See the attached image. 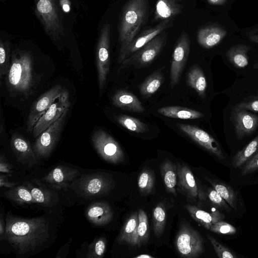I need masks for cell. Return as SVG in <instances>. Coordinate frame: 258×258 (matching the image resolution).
I'll return each mask as SVG.
<instances>
[{
  "label": "cell",
  "mask_w": 258,
  "mask_h": 258,
  "mask_svg": "<svg viewBox=\"0 0 258 258\" xmlns=\"http://www.w3.org/2000/svg\"><path fill=\"white\" fill-rule=\"evenodd\" d=\"M50 224L45 218H22L8 212L5 236L9 243L20 255L30 254L47 242Z\"/></svg>",
  "instance_id": "6da1fadb"
},
{
  "label": "cell",
  "mask_w": 258,
  "mask_h": 258,
  "mask_svg": "<svg viewBox=\"0 0 258 258\" xmlns=\"http://www.w3.org/2000/svg\"><path fill=\"white\" fill-rule=\"evenodd\" d=\"M149 0H128L122 10L118 27L121 55L146 25L149 16Z\"/></svg>",
  "instance_id": "7a4b0ae2"
},
{
  "label": "cell",
  "mask_w": 258,
  "mask_h": 258,
  "mask_svg": "<svg viewBox=\"0 0 258 258\" xmlns=\"http://www.w3.org/2000/svg\"><path fill=\"white\" fill-rule=\"evenodd\" d=\"M31 54L25 51H17L12 56L6 82L12 94L27 97L33 94L36 82Z\"/></svg>",
  "instance_id": "3957f363"
},
{
  "label": "cell",
  "mask_w": 258,
  "mask_h": 258,
  "mask_svg": "<svg viewBox=\"0 0 258 258\" xmlns=\"http://www.w3.org/2000/svg\"><path fill=\"white\" fill-rule=\"evenodd\" d=\"M167 34L166 30L162 32L143 47L125 59L120 64L119 70L132 66L141 68L149 65L165 45Z\"/></svg>",
  "instance_id": "277c9868"
},
{
  "label": "cell",
  "mask_w": 258,
  "mask_h": 258,
  "mask_svg": "<svg viewBox=\"0 0 258 258\" xmlns=\"http://www.w3.org/2000/svg\"><path fill=\"white\" fill-rule=\"evenodd\" d=\"M175 245L179 254L183 257H197L205 251L203 237L187 223L180 225L175 238Z\"/></svg>",
  "instance_id": "5b68a950"
},
{
  "label": "cell",
  "mask_w": 258,
  "mask_h": 258,
  "mask_svg": "<svg viewBox=\"0 0 258 258\" xmlns=\"http://www.w3.org/2000/svg\"><path fill=\"white\" fill-rule=\"evenodd\" d=\"M36 13L46 32L53 40H57L62 33L61 15L57 0H34Z\"/></svg>",
  "instance_id": "8992f818"
},
{
  "label": "cell",
  "mask_w": 258,
  "mask_h": 258,
  "mask_svg": "<svg viewBox=\"0 0 258 258\" xmlns=\"http://www.w3.org/2000/svg\"><path fill=\"white\" fill-rule=\"evenodd\" d=\"M68 111L67 110L37 137L33 149L38 160L48 157L52 152L60 137Z\"/></svg>",
  "instance_id": "52a82bcc"
},
{
  "label": "cell",
  "mask_w": 258,
  "mask_h": 258,
  "mask_svg": "<svg viewBox=\"0 0 258 258\" xmlns=\"http://www.w3.org/2000/svg\"><path fill=\"white\" fill-rule=\"evenodd\" d=\"M91 140L97 152L106 161L117 164L124 160V154L119 144L104 130L95 131Z\"/></svg>",
  "instance_id": "ba28073f"
},
{
  "label": "cell",
  "mask_w": 258,
  "mask_h": 258,
  "mask_svg": "<svg viewBox=\"0 0 258 258\" xmlns=\"http://www.w3.org/2000/svg\"><path fill=\"white\" fill-rule=\"evenodd\" d=\"M110 25L102 28L97 46L96 67L99 94L101 95L106 84L109 71Z\"/></svg>",
  "instance_id": "9c48e42d"
},
{
  "label": "cell",
  "mask_w": 258,
  "mask_h": 258,
  "mask_svg": "<svg viewBox=\"0 0 258 258\" xmlns=\"http://www.w3.org/2000/svg\"><path fill=\"white\" fill-rule=\"evenodd\" d=\"M190 38L185 31L177 39L173 52L170 67V86L173 88L179 81L188 59L190 50Z\"/></svg>",
  "instance_id": "30bf717a"
},
{
  "label": "cell",
  "mask_w": 258,
  "mask_h": 258,
  "mask_svg": "<svg viewBox=\"0 0 258 258\" xmlns=\"http://www.w3.org/2000/svg\"><path fill=\"white\" fill-rule=\"evenodd\" d=\"M70 106L69 92L63 89L61 94L35 124L32 132L37 138L43 131L57 120Z\"/></svg>",
  "instance_id": "8fae6325"
},
{
  "label": "cell",
  "mask_w": 258,
  "mask_h": 258,
  "mask_svg": "<svg viewBox=\"0 0 258 258\" xmlns=\"http://www.w3.org/2000/svg\"><path fill=\"white\" fill-rule=\"evenodd\" d=\"M177 126L183 133L210 154L220 159L225 158L220 145L206 131L192 125L179 123Z\"/></svg>",
  "instance_id": "7c38bea8"
},
{
  "label": "cell",
  "mask_w": 258,
  "mask_h": 258,
  "mask_svg": "<svg viewBox=\"0 0 258 258\" xmlns=\"http://www.w3.org/2000/svg\"><path fill=\"white\" fill-rule=\"evenodd\" d=\"M60 85H56L43 93L32 106L27 121V131L32 132L33 128L41 116L46 111L62 91Z\"/></svg>",
  "instance_id": "4fadbf2b"
},
{
  "label": "cell",
  "mask_w": 258,
  "mask_h": 258,
  "mask_svg": "<svg viewBox=\"0 0 258 258\" xmlns=\"http://www.w3.org/2000/svg\"><path fill=\"white\" fill-rule=\"evenodd\" d=\"M232 122L237 139L241 140L253 134L258 128V115L246 109L234 106L231 112Z\"/></svg>",
  "instance_id": "5bb4252c"
},
{
  "label": "cell",
  "mask_w": 258,
  "mask_h": 258,
  "mask_svg": "<svg viewBox=\"0 0 258 258\" xmlns=\"http://www.w3.org/2000/svg\"><path fill=\"white\" fill-rule=\"evenodd\" d=\"M172 25V19H167L160 22L153 27L145 30L135 38L123 54L118 56V63L120 64L125 59L143 47L162 32L171 27Z\"/></svg>",
  "instance_id": "9a60e30c"
},
{
  "label": "cell",
  "mask_w": 258,
  "mask_h": 258,
  "mask_svg": "<svg viewBox=\"0 0 258 258\" xmlns=\"http://www.w3.org/2000/svg\"><path fill=\"white\" fill-rule=\"evenodd\" d=\"M79 174L76 169L58 166L51 170L42 180L50 188L60 189L67 187L69 183Z\"/></svg>",
  "instance_id": "2e32d148"
},
{
  "label": "cell",
  "mask_w": 258,
  "mask_h": 258,
  "mask_svg": "<svg viewBox=\"0 0 258 258\" xmlns=\"http://www.w3.org/2000/svg\"><path fill=\"white\" fill-rule=\"evenodd\" d=\"M11 146L17 160L23 164L33 166L38 159L28 140L22 135L13 134L11 138Z\"/></svg>",
  "instance_id": "e0dca14e"
},
{
  "label": "cell",
  "mask_w": 258,
  "mask_h": 258,
  "mask_svg": "<svg viewBox=\"0 0 258 258\" xmlns=\"http://www.w3.org/2000/svg\"><path fill=\"white\" fill-rule=\"evenodd\" d=\"M227 31L217 25H210L200 29L197 40L203 47L209 49L218 45L226 36Z\"/></svg>",
  "instance_id": "ac0fdd59"
},
{
  "label": "cell",
  "mask_w": 258,
  "mask_h": 258,
  "mask_svg": "<svg viewBox=\"0 0 258 258\" xmlns=\"http://www.w3.org/2000/svg\"><path fill=\"white\" fill-rule=\"evenodd\" d=\"M183 0H157L154 22L171 19L182 12Z\"/></svg>",
  "instance_id": "d6986e66"
},
{
  "label": "cell",
  "mask_w": 258,
  "mask_h": 258,
  "mask_svg": "<svg viewBox=\"0 0 258 258\" xmlns=\"http://www.w3.org/2000/svg\"><path fill=\"white\" fill-rule=\"evenodd\" d=\"M82 190L90 196H98L106 193L111 188L112 181L108 177L101 174L87 177L82 182Z\"/></svg>",
  "instance_id": "ffe728a7"
},
{
  "label": "cell",
  "mask_w": 258,
  "mask_h": 258,
  "mask_svg": "<svg viewBox=\"0 0 258 258\" xmlns=\"http://www.w3.org/2000/svg\"><path fill=\"white\" fill-rule=\"evenodd\" d=\"M112 104L123 110L140 113L145 108L137 96L132 93L121 89L117 91L112 97Z\"/></svg>",
  "instance_id": "44dd1931"
},
{
  "label": "cell",
  "mask_w": 258,
  "mask_h": 258,
  "mask_svg": "<svg viewBox=\"0 0 258 258\" xmlns=\"http://www.w3.org/2000/svg\"><path fill=\"white\" fill-rule=\"evenodd\" d=\"M86 215L90 221L97 226H104L112 219L113 211L105 202H97L88 209Z\"/></svg>",
  "instance_id": "7402d4cb"
},
{
  "label": "cell",
  "mask_w": 258,
  "mask_h": 258,
  "mask_svg": "<svg viewBox=\"0 0 258 258\" xmlns=\"http://www.w3.org/2000/svg\"><path fill=\"white\" fill-rule=\"evenodd\" d=\"M179 186L190 198L197 199L198 188L192 172L185 164L177 166Z\"/></svg>",
  "instance_id": "603a6c76"
},
{
  "label": "cell",
  "mask_w": 258,
  "mask_h": 258,
  "mask_svg": "<svg viewBox=\"0 0 258 258\" xmlns=\"http://www.w3.org/2000/svg\"><path fill=\"white\" fill-rule=\"evenodd\" d=\"M184 207L191 217L207 230H209L212 225L225 218V216L218 211L209 213L191 205H185Z\"/></svg>",
  "instance_id": "cb8c5ba5"
},
{
  "label": "cell",
  "mask_w": 258,
  "mask_h": 258,
  "mask_svg": "<svg viewBox=\"0 0 258 258\" xmlns=\"http://www.w3.org/2000/svg\"><path fill=\"white\" fill-rule=\"evenodd\" d=\"M251 49L250 46L238 44L230 47L226 53L228 61L235 68L243 69L248 64L247 52Z\"/></svg>",
  "instance_id": "d4e9b609"
},
{
  "label": "cell",
  "mask_w": 258,
  "mask_h": 258,
  "mask_svg": "<svg viewBox=\"0 0 258 258\" xmlns=\"http://www.w3.org/2000/svg\"><path fill=\"white\" fill-rule=\"evenodd\" d=\"M158 112L164 116L182 119H197L204 116L200 111L178 106L163 107L158 109Z\"/></svg>",
  "instance_id": "484cf974"
},
{
  "label": "cell",
  "mask_w": 258,
  "mask_h": 258,
  "mask_svg": "<svg viewBox=\"0 0 258 258\" xmlns=\"http://www.w3.org/2000/svg\"><path fill=\"white\" fill-rule=\"evenodd\" d=\"M186 82L188 85L194 89L202 98L205 97L207 89V81L201 68L195 65L187 74Z\"/></svg>",
  "instance_id": "4316f807"
},
{
  "label": "cell",
  "mask_w": 258,
  "mask_h": 258,
  "mask_svg": "<svg viewBox=\"0 0 258 258\" xmlns=\"http://www.w3.org/2000/svg\"><path fill=\"white\" fill-rule=\"evenodd\" d=\"M160 171L167 191L176 196L177 166L170 160L166 159L161 164Z\"/></svg>",
  "instance_id": "83f0119b"
},
{
  "label": "cell",
  "mask_w": 258,
  "mask_h": 258,
  "mask_svg": "<svg viewBox=\"0 0 258 258\" xmlns=\"http://www.w3.org/2000/svg\"><path fill=\"white\" fill-rule=\"evenodd\" d=\"M138 213L132 214L126 221L117 237V241L134 245L137 233Z\"/></svg>",
  "instance_id": "f1b7e54d"
},
{
  "label": "cell",
  "mask_w": 258,
  "mask_h": 258,
  "mask_svg": "<svg viewBox=\"0 0 258 258\" xmlns=\"http://www.w3.org/2000/svg\"><path fill=\"white\" fill-rule=\"evenodd\" d=\"M164 80L162 72L155 71L140 85L139 88L141 94L145 98L150 97L160 88Z\"/></svg>",
  "instance_id": "f546056e"
},
{
  "label": "cell",
  "mask_w": 258,
  "mask_h": 258,
  "mask_svg": "<svg viewBox=\"0 0 258 258\" xmlns=\"http://www.w3.org/2000/svg\"><path fill=\"white\" fill-rule=\"evenodd\" d=\"M257 153L258 135L235 155L232 160V167L237 168L243 166Z\"/></svg>",
  "instance_id": "4dcf8cb0"
},
{
  "label": "cell",
  "mask_w": 258,
  "mask_h": 258,
  "mask_svg": "<svg viewBox=\"0 0 258 258\" xmlns=\"http://www.w3.org/2000/svg\"><path fill=\"white\" fill-rule=\"evenodd\" d=\"M205 178L226 201L229 206L235 210L237 209V197L231 186L221 181L211 179L207 176H205Z\"/></svg>",
  "instance_id": "1f68e13d"
},
{
  "label": "cell",
  "mask_w": 258,
  "mask_h": 258,
  "mask_svg": "<svg viewBox=\"0 0 258 258\" xmlns=\"http://www.w3.org/2000/svg\"><path fill=\"white\" fill-rule=\"evenodd\" d=\"M5 197L19 205L32 204L35 202L30 191L24 185L18 186L8 190Z\"/></svg>",
  "instance_id": "d6a6232c"
},
{
  "label": "cell",
  "mask_w": 258,
  "mask_h": 258,
  "mask_svg": "<svg viewBox=\"0 0 258 258\" xmlns=\"http://www.w3.org/2000/svg\"><path fill=\"white\" fill-rule=\"evenodd\" d=\"M116 121L128 130L136 133H143L149 130L148 126L138 118L121 114L114 117Z\"/></svg>",
  "instance_id": "836d02e7"
},
{
  "label": "cell",
  "mask_w": 258,
  "mask_h": 258,
  "mask_svg": "<svg viewBox=\"0 0 258 258\" xmlns=\"http://www.w3.org/2000/svg\"><path fill=\"white\" fill-rule=\"evenodd\" d=\"M149 230L148 217L143 209L138 211V225L134 245L138 247L146 243L149 239Z\"/></svg>",
  "instance_id": "e575fe53"
},
{
  "label": "cell",
  "mask_w": 258,
  "mask_h": 258,
  "mask_svg": "<svg viewBox=\"0 0 258 258\" xmlns=\"http://www.w3.org/2000/svg\"><path fill=\"white\" fill-rule=\"evenodd\" d=\"M155 175L150 168L144 169L139 175L138 184L140 191L143 195L150 194L155 184Z\"/></svg>",
  "instance_id": "d590c367"
},
{
  "label": "cell",
  "mask_w": 258,
  "mask_h": 258,
  "mask_svg": "<svg viewBox=\"0 0 258 258\" xmlns=\"http://www.w3.org/2000/svg\"><path fill=\"white\" fill-rule=\"evenodd\" d=\"M166 220L165 207L160 203L154 209L153 212V231L157 237H160L164 231Z\"/></svg>",
  "instance_id": "8d00e7d4"
},
{
  "label": "cell",
  "mask_w": 258,
  "mask_h": 258,
  "mask_svg": "<svg viewBox=\"0 0 258 258\" xmlns=\"http://www.w3.org/2000/svg\"><path fill=\"white\" fill-rule=\"evenodd\" d=\"M10 48L8 41L0 42V77L7 75L10 67Z\"/></svg>",
  "instance_id": "74e56055"
},
{
  "label": "cell",
  "mask_w": 258,
  "mask_h": 258,
  "mask_svg": "<svg viewBox=\"0 0 258 258\" xmlns=\"http://www.w3.org/2000/svg\"><path fill=\"white\" fill-rule=\"evenodd\" d=\"M26 186L30 191L33 198L36 203L42 206H49L52 202L51 194L45 189L35 187L30 183Z\"/></svg>",
  "instance_id": "f35d334b"
},
{
  "label": "cell",
  "mask_w": 258,
  "mask_h": 258,
  "mask_svg": "<svg viewBox=\"0 0 258 258\" xmlns=\"http://www.w3.org/2000/svg\"><path fill=\"white\" fill-rule=\"evenodd\" d=\"M207 237L212 245L217 256L220 258H237V256L229 248L223 245L213 236L207 234Z\"/></svg>",
  "instance_id": "ab89813d"
},
{
  "label": "cell",
  "mask_w": 258,
  "mask_h": 258,
  "mask_svg": "<svg viewBox=\"0 0 258 258\" xmlns=\"http://www.w3.org/2000/svg\"><path fill=\"white\" fill-rule=\"evenodd\" d=\"M106 243L104 238H100L96 240L90 245L86 257L89 258L102 257L105 251Z\"/></svg>",
  "instance_id": "60d3db41"
},
{
  "label": "cell",
  "mask_w": 258,
  "mask_h": 258,
  "mask_svg": "<svg viewBox=\"0 0 258 258\" xmlns=\"http://www.w3.org/2000/svg\"><path fill=\"white\" fill-rule=\"evenodd\" d=\"M209 230L214 233L224 235H233L237 231L234 226L222 220L212 225Z\"/></svg>",
  "instance_id": "b9f144b4"
},
{
  "label": "cell",
  "mask_w": 258,
  "mask_h": 258,
  "mask_svg": "<svg viewBox=\"0 0 258 258\" xmlns=\"http://www.w3.org/2000/svg\"><path fill=\"white\" fill-rule=\"evenodd\" d=\"M208 196L210 201L217 207L229 212L231 209L226 201L213 188L208 190Z\"/></svg>",
  "instance_id": "7bdbcfd3"
},
{
  "label": "cell",
  "mask_w": 258,
  "mask_h": 258,
  "mask_svg": "<svg viewBox=\"0 0 258 258\" xmlns=\"http://www.w3.org/2000/svg\"><path fill=\"white\" fill-rule=\"evenodd\" d=\"M235 106L247 110L258 112V94L247 97Z\"/></svg>",
  "instance_id": "ee69618b"
},
{
  "label": "cell",
  "mask_w": 258,
  "mask_h": 258,
  "mask_svg": "<svg viewBox=\"0 0 258 258\" xmlns=\"http://www.w3.org/2000/svg\"><path fill=\"white\" fill-rule=\"evenodd\" d=\"M256 170H258V153L243 165L241 174L245 175Z\"/></svg>",
  "instance_id": "f6af8a7d"
},
{
  "label": "cell",
  "mask_w": 258,
  "mask_h": 258,
  "mask_svg": "<svg viewBox=\"0 0 258 258\" xmlns=\"http://www.w3.org/2000/svg\"><path fill=\"white\" fill-rule=\"evenodd\" d=\"M0 169L1 172L9 173L11 172L12 167L6 162L4 156L1 155Z\"/></svg>",
  "instance_id": "bcb514c9"
},
{
  "label": "cell",
  "mask_w": 258,
  "mask_h": 258,
  "mask_svg": "<svg viewBox=\"0 0 258 258\" xmlns=\"http://www.w3.org/2000/svg\"><path fill=\"white\" fill-rule=\"evenodd\" d=\"M0 135L1 137L6 135V124L5 119L3 114V111L2 106L0 110Z\"/></svg>",
  "instance_id": "7dc6e473"
},
{
  "label": "cell",
  "mask_w": 258,
  "mask_h": 258,
  "mask_svg": "<svg viewBox=\"0 0 258 258\" xmlns=\"http://www.w3.org/2000/svg\"><path fill=\"white\" fill-rule=\"evenodd\" d=\"M248 37L251 41L258 43V34L251 33V34L249 35ZM253 67L254 69H258V61L255 64L253 65Z\"/></svg>",
  "instance_id": "c3c4849f"
},
{
  "label": "cell",
  "mask_w": 258,
  "mask_h": 258,
  "mask_svg": "<svg viewBox=\"0 0 258 258\" xmlns=\"http://www.w3.org/2000/svg\"><path fill=\"white\" fill-rule=\"evenodd\" d=\"M60 4H61L63 10L66 12H68L70 11V3L68 0H60Z\"/></svg>",
  "instance_id": "681fc988"
},
{
  "label": "cell",
  "mask_w": 258,
  "mask_h": 258,
  "mask_svg": "<svg viewBox=\"0 0 258 258\" xmlns=\"http://www.w3.org/2000/svg\"><path fill=\"white\" fill-rule=\"evenodd\" d=\"M211 5H221L224 4L227 0H207Z\"/></svg>",
  "instance_id": "f907efd6"
},
{
  "label": "cell",
  "mask_w": 258,
  "mask_h": 258,
  "mask_svg": "<svg viewBox=\"0 0 258 258\" xmlns=\"http://www.w3.org/2000/svg\"><path fill=\"white\" fill-rule=\"evenodd\" d=\"M0 234L1 236L3 234H5V229H4V223L2 216L1 217L0 220Z\"/></svg>",
  "instance_id": "816d5d0a"
},
{
  "label": "cell",
  "mask_w": 258,
  "mask_h": 258,
  "mask_svg": "<svg viewBox=\"0 0 258 258\" xmlns=\"http://www.w3.org/2000/svg\"><path fill=\"white\" fill-rule=\"evenodd\" d=\"M135 258H154V257L148 254H142L141 255L135 256Z\"/></svg>",
  "instance_id": "f5cc1de1"
},
{
  "label": "cell",
  "mask_w": 258,
  "mask_h": 258,
  "mask_svg": "<svg viewBox=\"0 0 258 258\" xmlns=\"http://www.w3.org/2000/svg\"><path fill=\"white\" fill-rule=\"evenodd\" d=\"M258 32V28H256L255 29H253L251 32V33H256Z\"/></svg>",
  "instance_id": "db71d44e"
},
{
  "label": "cell",
  "mask_w": 258,
  "mask_h": 258,
  "mask_svg": "<svg viewBox=\"0 0 258 258\" xmlns=\"http://www.w3.org/2000/svg\"><path fill=\"white\" fill-rule=\"evenodd\" d=\"M257 94H258V90H257Z\"/></svg>",
  "instance_id": "11a10c76"
}]
</instances>
